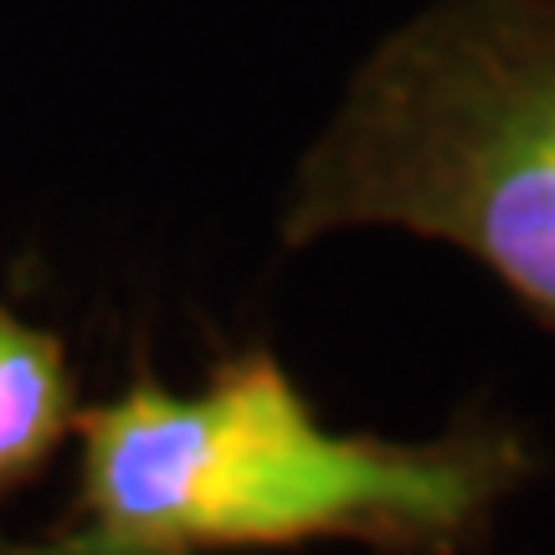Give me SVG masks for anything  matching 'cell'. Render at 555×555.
Returning <instances> with one entry per match:
<instances>
[{"mask_svg": "<svg viewBox=\"0 0 555 555\" xmlns=\"http://www.w3.org/2000/svg\"><path fill=\"white\" fill-rule=\"evenodd\" d=\"M360 227L448 242L555 335V0H437L360 62L278 237Z\"/></svg>", "mask_w": 555, "mask_h": 555, "instance_id": "7a4b0ae2", "label": "cell"}, {"mask_svg": "<svg viewBox=\"0 0 555 555\" xmlns=\"http://www.w3.org/2000/svg\"><path fill=\"white\" fill-rule=\"evenodd\" d=\"M78 515L159 551L253 555L350 540L380 555H478L540 474L530 437L463 412L427 442L324 427L268 345H237L201 386L144 365L78 412Z\"/></svg>", "mask_w": 555, "mask_h": 555, "instance_id": "6da1fadb", "label": "cell"}, {"mask_svg": "<svg viewBox=\"0 0 555 555\" xmlns=\"http://www.w3.org/2000/svg\"><path fill=\"white\" fill-rule=\"evenodd\" d=\"M82 391L62 335L0 298V504L31 489L73 437Z\"/></svg>", "mask_w": 555, "mask_h": 555, "instance_id": "3957f363", "label": "cell"}, {"mask_svg": "<svg viewBox=\"0 0 555 555\" xmlns=\"http://www.w3.org/2000/svg\"><path fill=\"white\" fill-rule=\"evenodd\" d=\"M0 555H191V551H159V545H139V540H119V535H103V530L78 525L73 535H57V540L0 535Z\"/></svg>", "mask_w": 555, "mask_h": 555, "instance_id": "277c9868", "label": "cell"}]
</instances>
